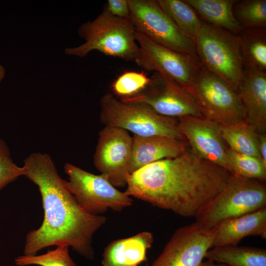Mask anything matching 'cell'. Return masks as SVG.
Instances as JSON below:
<instances>
[{
    "label": "cell",
    "instance_id": "cell-7",
    "mask_svg": "<svg viewBox=\"0 0 266 266\" xmlns=\"http://www.w3.org/2000/svg\"><path fill=\"white\" fill-rule=\"evenodd\" d=\"M67 189L80 207L88 213L100 215L108 209L120 211L133 204V199L118 190L100 174L96 175L70 163L64 166Z\"/></svg>",
    "mask_w": 266,
    "mask_h": 266
},
{
    "label": "cell",
    "instance_id": "cell-29",
    "mask_svg": "<svg viewBox=\"0 0 266 266\" xmlns=\"http://www.w3.org/2000/svg\"><path fill=\"white\" fill-rule=\"evenodd\" d=\"M104 8L115 17L130 19L129 0H108Z\"/></svg>",
    "mask_w": 266,
    "mask_h": 266
},
{
    "label": "cell",
    "instance_id": "cell-20",
    "mask_svg": "<svg viewBox=\"0 0 266 266\" xmlns=\"http://www.w3.org/2000/svg\"><path fill=\"white\" fill-rule=\"evenodd\" d=\"M219 128L221 135L229 148L261 160L258 151L259 133L246 119L232 123L219 124Z\"/></svg>",
    "mask_w": 266,
    "mask_h": 266
},
{
    "label": "cell",
    "instance_id": "cell-27",
    "mask_svg": "<svg viewBox=\"0 0 266 266\" xmlns=\"http://www.w3.org/2000/svg\"><path fill=\"white\" fill-rule=\"evenodd\" d=\"M68 247L67 245H59L42 255L20 256L15 259V264L17 266H78L70 257Z\"/></svg>",
    "mask_w": 266,
    "mask_h": 266
},
{
    "label": "cell",
    "instance_id": "cell-10",
    "mask_svg": "<svg viewBox=\"0 0 266 266\" xmlns=\"http://www.w3.org/2000/svg\"><path fill=\"white\" fill-rule=\"evenodd\" d=\"M134 35L138 45L134 62L138 66L157 72L187 90L193 86L201 66L197 56L164 47L135 31Z\"/></svg>",
    "mask_w": 266,
    "mask_h": 266
},
{
    "label": "cell",
    "instance_id": "cell-6",
    "mask_svg": "<svg viewBox=\"0 0 266 266\" xmlns=\"http://www.w3.org/2000/svg\"><path fill=\"white\" fill-rule=\"evenodd\" d=\"M266 207L265 182L232 174L220 192L195 217L212 228L222 220Z\"/></svg>",
    "mask_w": 266,
    "mask_h": 266
},
{
    "label": "cell",
    "instance_id": "cell-26",
    "mask_svg": "<svg viewBox=\"0 0 266 266\" xmlns=\"http://www.w3.org/2000/svg\"><path fill=\"white\" fill-rule=\"evenodd\" d=\"M151 81V77L147 76L143 72L126 71L113 82L111 89L114 94L120 99H127L142 93Z\"/></svg>",
    "mask_w": 266,
    "mask_h": 266
},
{
    "label": "cell",
    "instance_id": "cell-25",
    "mask_svg": "<svg viewBox=\"0 0 266 266\" xmlns=\"http://www.w3.org/2000/svg\"><path fill=\"white\" fill-rule=\"evenodd\" d=\"M233 14L243 29L266 27V0H237Z\"/></svg>",
    "mask_w": 266,
    "mask_h": 266
},
{
    "label": "cell",
    "instance_id": "cell-1",
    "mask_svg": "<svg viewBox=\"0 0 266 266\" xmlns=\"http://www.w3.org/2000/svg\"><path fill=\"white\" fill-rule=\"evenodd\" d=\"M232 174L190 148L130 174L125 193L181 216L196 217Z\"/></svg>",
    "mask_w": 266,
    "mask_h": 266
},
{
    "label": "cell",
    "instance_id": "cell-17",
    "mask_svg": "<svg viewBox=\"0 0 266 266\" xmlns=\"http://www.w3.org/2000/svg\"><path fill=\"white\" fill-rule=\"evenodd\" d=\"M214 228L212 247L236 246L250 235L266 239V207L221 221Z\"/></svg>",
    "mask_w": 266,
    "mask_h": 266
},
{
    "label": "cell",
    "instance_id": "cell-3",
    "mask_svg": "<svg viewBox=\"0 0 266 266\" xmlns=\"http://www.w3.org/2000/svg\"><path fill=\"white\" fill-rule=\"evenodd\" d=\"M134 33L130 19L115 17L104 7L94 20L84 23L79 28L78 34L85 39V43L66 48L65 53L84 57L97 50L106 56L134 62L138 51Z\"/></svg>",
    "mask_w": 266,
    "mask_h": 266
},
{
    "label": "cell",
    "instance_id": "cell-19",
    "mask_svg": "<svg viewBox=\"0 0 266 266\" xmlns=\"http://www.w3.org/2000/svg\"><path fill=\"white\" fill-rule=\"evenodd\" d=\"M204 22L238 34L243 29L235 19L233 7L237 0H184Z\"/></svg>",
    "mask_w": 266,
    "mask_h": 266
},
{
    "label": "cell",
    "instance_id": "cell-31",
    "mask_svg": "<svg viewBox=\"0 0 266 266\" xmlns=\"http://www.w3.org/2000/svg\"><path fill=\"white\" fill-rule=\"evenodd\" d=\"M201 266H230L226 264H223V263H216V262H214L213 261L206 260L205 261H203L202 263Z\"/></svg>",
    "mask_w": 266,
    "mask_h": 266
},
{
    "label": "cell",
    "instance_id": "cell-32",
    "mask_svg": "<svg viewBox=\"0 0 266 266\" xmlns=\"http://www.w3.org/2000/svg\"><path fill=\"white\" fill-rule=\"evenodd\" d=\"M5 70L4 67L0 64V82L4 78L5 75Z\"/></svg>",
    "mask_w": 266,
    "mask_h": 266
},
{
    "label": "cell",
    "instance_id": "cell-23",
    "mask_svg": "<svg viewBox=\"0 0 266 266\" xmlns=\"http://www.w3.org/2000/svg\"><path fill=\"white\" fill-rule=\"evenodd\" d=\"M157 1L180 31L194 41L200 30L202 22L193 7L184 0Z\"/></svg>",
    "mask_w": 266,
    "mask_h": 266
},
{
    "label": "cell",
    "instance_id": "cell-8",
    "mask_svg": "<svg viewBox=\"0 0 266 266\" xmlns=\"http://www.w3.org/2000/svg\"><path fill=\"white\" fill-rule=\"evenodd\" d=\"M187 90L195 99L203 117L218 124L245 119L237 92L201 65L193 86Z\"/></svg>",
    "mask_w": 266,
    "mask_h": 266
},
{
    "label": "cell",
    "instance_id": "cell-24",
    "mask_svg": "<svg viewBox=\"0 0 266 266\" xmlns=\"http://www.w3.org/2000/svg\"><path fill=\"white\" fill-rule=\"evenodd\" d=\"M226 156L232 174L265 182L266 165L260 159L237 153L228 147L226 150Z\"/></svg>",
    "mask_w": 266,
    "mask_h": 266
},
{
    "label": "cell",
    "instance_id": "cell-14",
    "mask_svg": "<svg viewBox=\"0 0 266 266\" xmlns=\"http://www.w3.org/2000/svg\"><path fill=\"white\" fill-rule=\"evenodd\" d=\"M177 119L178 128L190 148L202 158L231 172L226 156L227 147L221 135L219 124L203 117L188 116Z\"/></svg>",
    "mask_w": 266,
    "mask_h": 266
},
{
    "label": "cell",
    "instance_id": "cell-22",
    "mask_svg": "<svg viewBox=\"0 0 266 266\" xmlns=\"http://www.w3.org/2000/svg\"><path fill=\"white\" fill-rule=\"evenodd\" d=\"M237 36L244 67L266 72V28L243 29Z\"/></svg>",
    "mask_w": 266,
    "mask_h": 266
},
{
    "label": "cell",
    "instance_id": "cell-9",
    "mask_svg": "<svg viewBox=\"0 0 266 266\" xmlns=\"http://www.w3.org/2000/svg\"><path fill=\"white\" fill-rule=\"evenodd\" d=\"M135 31L168 49L197 56L194 40L185 35L156 0H129Z\"/></svg>",
    "mask_w": 266,
    "mask_h": 266
},
{
    "label": "cell",
    "instance_id": "cell-30",
    "mask_svg": "<svg viewBox=\"0 0 266 266\" xmlns=\"http://www.w3.org/2000/svg\"><path fill=\"white\" fill-rule=\"evenodd\" d=\"M258 151L262 161L266 165V134L259 133Z\"/></svg>",
    "mask_w": 266,
    "mask_h": 266
},
{
    "label": "cell",
    "instance_id": "cell-28",
    "mask_svg": "<svg viewBox=\"0 0 266 266\" xmlns=\"http://www.w3.org/2000/svg\"><path fill=\"white\" fill-rule=\"evenodd\" d=\"M23 175V167L14 163L5 142L0 139V190Z\"/></svg>",
    "mask_w": 266,
    "mask_h": 266
},
{
    "label": "cell",
    "instance_id": "cell-12",
    "mask_svg": "<svg viewBox=\"0 0 266 266\" xmlns=\"http://www.w3.org/2000/svg\"><path fill=\"white\" fill-rule=\"evenodd\" d=\"M133 145V137L125 130L105 126L99 133L94 164L115 187L127 185Z\"/></svg>",
    "mask_w": 266,
    "mask_h": 266
},
{
    "label": "cell",
    "instance_id": "cell-18",
    "mask_svg": "<svg viewBox=\"0 0 266 266\" xmlns=\"http://www.w3.org/2000/svg\"><path fill=\"white\" fill-rule=\"evenodd\" d=\"M154 242L149 232L139 233L132 236L113 240L104 248L102 266H138L146 261L147 251Z\"/></svg>",
    "mask_w": 266,
    "mask_h": 266
},
{
    "label": "cell",
    "instance_id": "cell-15",
    "mask_svg": "<svg viewBox=\"0 0 266 266\" xmlns=\"http://www.w3.org/2000/svg\"><path fill=\"white\" fill-rule=\"evenodd\" d=\"M237 92L245 119L258 133L266 132V72L244 67Z\"/></svg>",
    "mask_w": 266,
    "mask_h": 266
},
{
    "label": "cell",
    "instance_id": "cell-11",
    "mask_svg": "<svg viewBox=\"0 0 266 266\" xmlns=\"http://www.w3.org/2000/svg\"><path fill=\"white\" fill-rule=\"evenodd\" d=\"M120 100L145 104L158 114L167 117H203L195 99L186 88L157 72H154L149 85L142 93Z\"/></svg>",
    "mask_w": 266,
    "mask_h": 266
},
{
    "label": "cell",
    "instance_id": "cell-16",
    "mask_svg": "<svg viewBox=\"0 0 266 266\" xmlns=\"http://www.w3.org/2000/svg\"><path fill=\"white\" fill-rule=\"evenodd\" d=\"M133 138L130 174L151 163L180 156L190 147L186 139L166 136L135 135Z\"/></svg>",
    "mask_w": 266,
    "mask_h": 266
},
{
    "label": "cell",
    "instance_id": "cell-13",
    "mask_svg": "<svg viewBox=\"0 0 266 266\" xmlns=\"http://www.w3.org/2000/svg\"><path fill=\"white\" fill-rule=\"evenodd\" d=\"M214 228L195 222L177 229L151 266H201L212 247Z\"/></svg>",
    "mask_w": 266,
    "mask_h": 266
},
{
    "label": "cell",
    "instance_id": "cell-2",
    "mask_svg": "<svg viewBox=\"0 0 266 266\" xmlns=\"http://www.w3.org/2000/svg\"><path fill=\"white\" fill-rule=\"evenodd\" d=\"M24 176L38 188L44 210L41 226L26 236L25 255H35L48 246L67 245L92 260L94 233L106 222L102 215L90 214L78 205L59 175L49 155L33 153L24 161Z\"/></svg>",
    "mask_w": 266,
    "mask_h": 266
},
{
    "label": "cell",
    "instance_id": "cell-5",
    "mask_svg": "<svg viewBox=\"0 0 266 266\" xmlns=\"http://www.w3.org/2000/svg\"><path fill=\"white\" fill-rule=\"evenodd\" d=\"M100 121L105 126L130 131L139 136H166L185 139L177 119L160 115L140 103L125 102L107 93L100 100Z\"/></svg>",
    "mask_w": 266,
    "mask_h": 266
},
{
    "label": "cell",
    "instance_id": "cell-4",
    "mask_svg": "<svg viewBox=\"0 0 266 266\" xmlns=\"http://www.w3.org/2000/svg\"><path fill=\"white\" fill-rule=\"evenodd\" d=\"M194 42L201 66L237 92L244 69L237 35L202 22Z\"/></svg>",
    "mask_w": 266,
    "mask_h": 266
},
{
    "label": "cell",
    "instance_id": "cell-21",
    "mask_svg": "<svg viewBox=\"0 0 266 266\" xmlns=\"http://www.w3.org/2000/svg\"><path fill=\"white\" fill-rule=\"evenodd\" d=\"M205 259L230 266H266V250L237 245L215 247L206 252Z\"/></svg>",
    "mask_w": 266,
    "mask_h": 266
}]
</instances>
